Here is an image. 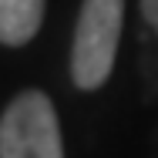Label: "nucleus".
Instances as JSON below:
<instances>
[{
  "mask_svg": "<svg viewBox=\"0 0 158 158\" xmlns=\"http://www.w3.org/2000/svg\"><path fill=\"white\" fill-rule=\"evenodd\" d=\"M125 0H81L71 44V81L81 91H98L118 57Z\"/></svg>",
  "mask_w": 158,
  "mask_h": 158,
  "instance_id": "1",
  "label": "nucleus"
},
{
  "mask_svg": "<svg viewBox=\"0 0 158 158\" xmlns=\"http://www.w3.org/2000/svg\"><path fill=\"white\" fill-rule=\"evenodd\" d=\"M141 17L152 24V31L158 34V0H141Z\"/></svg>",
  "mask_w": 158,
  "mask_h": 158,
  "instance_id": "4",
  "label": "nucleus"
},
{
  "mask_svg": "<svg viewBox=\"0 0 158 158\" xmlns=\"http://www.w3.org/2000/svg\"><path fill=\"white\" fill-rule=\"evenodd\" d=\"M0 158H64L61 121L44 91H20L0 114Z\"/></svg>",
  "mask_w": 158,
  "mask_h": 158,
  "instance_id": "2",
  "label": "nucleus"
},
{
  "mask_svg": "<svg viewBox=\"0 0 158 158\" xmlns=\"http://www.w3.org/2000/svg\"><path fill=\"white\" fill-rule=\"evenodd\" d=\"M47 0H0V44L24 47L44 24Z\"/></svg>",
  "mask_w": 158,
  "mask_h": 158,
  "instance_id": "3",
  "label": "nucleus"
}]
</instances>
